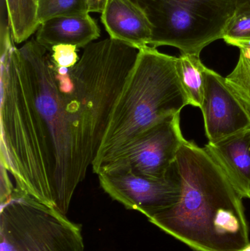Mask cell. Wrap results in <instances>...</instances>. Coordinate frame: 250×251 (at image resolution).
Returning a JSON list of instances; mask_svg holds the SVG:
<instances>
[{"mask_svg":"<svg viewBox=\"0 0 250 251\" xmlns=\"http://www.w3.org/2000/svg\"><path fill=\"white\" fill-rule=\"evenodd\" d=\"M90 13H102L107 0H87Z\"/></svg>","mask_w":250,"mask_h":251,"instance_id":"d6986e66","label":"cell"},{"mask_svg":"<svg viewBox=\"0 0 250 251\" xmlns=\"http://www.w3.org/2000/svg\"><path fill=\"white\" fill-rule=\"evenodd\" d=\"M0 166H1V173H0V178H1L0 199H1V202H2L12 194L16 187H13V184H12L10 177L8 176V171L1 164H0Z\"/></svg>","mask_w":250,"mask_h":251,"instance_id":"ac0fdd59","label":"cell"},{"mask_svg":"<svg viewBox=\"0 0 250 251\" xmlns=\"http://www.w3.org/2000/svg\"><path fill=\"white\" fill-rule=\"evenodd\" d=\"M179 202L149 221L198 251H242L250 244L242 196L205 149L186 140L173 163Z\"/></svg>","mask_w":250,"mask_h":251,"instance_id":"7a4b0ae2","label":"cell"},{"mask_svg":"<svg viewBox=\"0 0 250 251\" xmlns=\"http://www.w3.org/2000/svg\"><path fill=\"white\" fill-rule=\"evenodd\" d=\"M178 57L152 47L139 51L113 107L92 171L103 168L144 131L189 105L177 71Z\"/></svg>","mask_w":250,"mask_h":251,"instance_id":"3957f363","label":"cell"},{"mask_svg":"<svg viewBox=\"0 0 250 251\" xmlns=\"http://www.w3.org/2000/svg\"><path fill=\"white\" fill-rule=\"evenodd\" d=\"M201 111L208 143L250 128V117L226 84L225 78L207 68Z\"/></svg>","mask_w":250,"mask_h":251,"instance_id":"ba28073f","label":"cell"},{"mask_svg":"<svg viewBox=\"0 0 250 251\" xmlns=\"http://www.w3.org/2000/svg\"><path fill=\"white\" fill-rule=\"evenodd\" d=\"M225 80L250 117V57L240 54L236 67Z\"/></svg>","mask_w":250,"mask_h":251,"instance_id":"5bb4252c","label":"cell"},{"mask_svg":"<svg viewBox=\"0 0 250 251\" xmlns=\"http://www.w3.org/2000/svg\"><path fill=\"white\" fill-rule=\"evenodd\" d=\"M186 140L181 128L180 114L170 116L138 136L100 174L123 171L149 178H165Z\"/></svg>","mask_w":250,"mask_h":251,"instance_id":"8992f818","label":"cell"},{"mask_svg":"<svg viewBox=\"0 0 250 251\" xmlns=\"http://www.w3.org/2000/svg\"><path fill=\"white\" fill-rule=\"evenodd\" d=\"M35 41L49 50L54 46L68 44L85 49L101 35V30L90 13L57 16L40 25Z\"/></svg>","mask_w":250,"mask_h":251,"instance_id":"8fae6325","label":"cell"},{"mask_svg":"<svg viewBox=\"0 0 250 251\" xmlns=\"http://www.w3.org/2000/svg\"><path fill=\"white\" fill-rule=\"evenodd\" d=\"M242 251H250V243L249 245H248V246H247L246 248H245V249H243Z\"/></svg>","mask_w":250,"mask_h":251,"instance_id":"44dd1931","label":"cell"},{"mask_svg":"<svg viewBox=\"0 0 250 251\" xmlns=\"http://www.w3.org/2000/svg\"><path fill=\"white\" fill-rule=\"evenodd\" d=\"M78 49L74 46L60 44L50 50L53 62L60 68L73 67L79 60Z\"/></svg>","mask_w":250,"mask_h":251,"instance_id":"e0dca14e","label":"cell"},{"mask_svg":"<svg viewBox=\"0 0 250 251\" xmlns=\"http://www.w3.org/2000/svg\"><path fill=\"white\" fill-rule=\"evenodd\" d=\"M37 4L40 25L57 16L90 13L87 0H38Z\"/></svg>","mask_w":250,"mask_h":251,"instance_id":"9a60e30c","label":"cell"},{"mask_svg":"<svg viewBox=\"0 0 250 251\" xmlns=\"http://www.w3.org/2000/svg\"><path fill=\"white\" fill-rule=\"evenodd\" d=\"M13 39L16 44L26 42L35 33L40 23L38 0H4Z\"/></svg>","mask_w":250,"mask_h":251,"instance_id":"4fadbf2b","label":"cell"},{"mask_svg":"<svg viewBox=\"0 0 250 251\" xmlns=\"http://www.w3.org/2000/svg\"><path fill=\"white\" fill-rule=\"evenodd\" d=\"M236 8L250 9V0H236Z\"/></svg>","mask_w":250,"mask_h":251,"instance_id":"ffe728a7","label":"cell"},{"mask_svg":"<svg viewBox=\"0 0 250 251\" xmlns=\"http://www.w3.org/2000/svg\"><path fill=\"white\" fill-rule=\"evenodd\" d=\"M101 19L110 38L138 50L149 47L153 26L135 0H107Z\"/></svg>","mask_w":250,"mask_h":251,"instance_id":"9c48e42d","label":"cell"},{"mask_svg":"<svg viewBox=\"0 0 250 251\" xmlns=\"http://www.w3.org/2000/svg\"><path fill=\"white\" fill-rule=\"evenodd\" d=\"M98 178L103 190L113 200L148 219L176 205L181 197L180 179L173 164L163 178L123 171H109L99 174Z\"/></svg>","mask_w":250,"mask_h":251,"instance_id":"52a82bcc","label":"cell"},{"mask_svg":"<svg viewBox=\"0 0 250 251\" xmlns=\"http://www.w3.org/2000/svg\"><path fill=\"white\" fill-rule=\"evenodd\" d=\"M206 69L199 55L182 54L178 57V74L189 105L199 108L202 105Z\"/></svg>","mask_w":250,"mask_h":251,"instance_id":"7c38bea8","label":"cell"},{"mask_svg":"<svg viewBox=\"0 0 250 251\" xmlns=\"http://www.w3.org/2000/svg\"><path fill=\"white\" fill-rule=\"evenodd\" d=\"M79 226L15 187L1 202L0 251H84Z\"/></svg>","mask_w":250,"mask_h":251,"instance_id":"5b68a950","label":"cell"},{"mask_svg":"<svg viewBox=\"0 0 250 251\" xmlns=\"http://www.w3.org/2000/svg\"><path fill=\"white\" fill-rule=\"evenodd\" d=\"M153 26L150 47L170 46L182 54H201L223 38L236 0H135Z\"/></svg>","mask_w":250,"mask_h":251,"instance_id":"277c9868","label":"cell"},{"mask_svg":"<svg viewBox=\"0 0 250 251\" xmlns=\"http://www.w3.org/2000/svg\"><path fill=\"white\" fill-rule=\"evenodd\" d=\"M243 199H250V128L204 148Z\"/></svg>","mask_w":250,"mask_h":251,"instance_id":"30bf717a","label":"cell"},{"mask_svg":"<svg viewBox=\"0 0 250 251\" xmlns=\"http://www.w3.org/2000/svg\"><path fill=\"white\" fill-rule=\"evenodd\" d=\"M250 38V9L236 8L226 27L223 39H249Z\"/></svg>","mask_w":250,"mask_h":251,"instance_id":"2e32d148","label":"cell"},{"mask_svg":"<svg viewBox=\"0 0 250 251\" xmlns=\"http://www.w3.org/2000/svg\"><path fill=\"white\" fill-rule=\"evenodd\" d=\"M15 44L8 19H1L0 164L18 189L66 215L92 160L49 50L35 38Z\"/></svg>","mask_w":250,"mask_h":251,"instance_id":"6da1fadb","label":"cell"}]
</instances>
